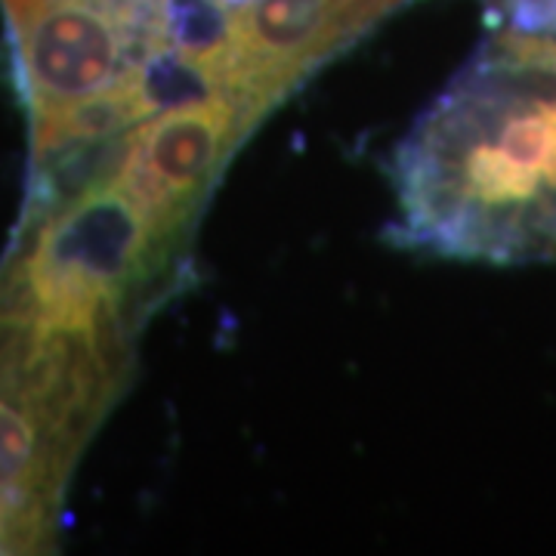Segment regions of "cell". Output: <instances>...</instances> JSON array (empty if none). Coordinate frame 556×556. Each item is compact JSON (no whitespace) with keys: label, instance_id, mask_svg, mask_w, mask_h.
Returning <instances> with one entry per match:
<instances>
[{"label":"cell","instance_id":"6da1fadb","mask_svg":"<svg viewBox=\"0 0 556 556\" xmlns=\"http://www.w3.org/2000/svg\"><path fill=\"white\" fill-rule=\"evenodd\" d=\"M402 244L485 263H556V35L495 31L402 139Z\"/></svg>","mask_w":556,"mask_h":556},{"label":"cell","instance_id":"7a4b0ae2","mask_svg":"<svg viewBox=\"0 0 556 556\" xmlns=\"http://www.w3.org/2000/svg\"><path fill=\"white\" fill-rule=\"evenodd\" d=\"M31 130V174L146 118L170 0H0Z\"/></svg>","mask_w":556,"mask_h":556},{"label":"cell","instance_id":"3957f363","mask_svg":"<svg viewBox=\"0 0 556 556\" xmlns=\"http://www.w3.org/2000/svg\"><path fill=\"white\" fill-rule=\"evenodd\" d=\"M479 3L492 13L495 25L556 35V0H479Z\"/></svg>","mask_w":556,"mask_h":556}]
</instances>
